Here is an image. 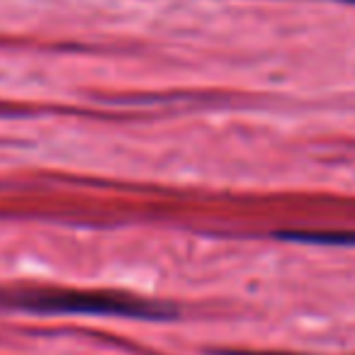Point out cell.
<instances>
[{
	"instance_id": "obj_1",
	"label": "cell",
	"mask_w": 355,
	"mask_h": 355,
	"mask_svg": "<svg viewBox=\"0 0 355 355\" xmlns=\"http://www.w3.org/2000/svg\"><path fill=\"white\" fill-rule=\"evenodd\" d=\"M20 306L46 314H105V316H161L148 302L132 300L124 295H100V292H51L20 300Z\"/></svg>"
},
{
	"instance_id": "obj_2",
	"label": "cell",
	"mask_w": 355,
	"mask_h": 355,
	"mask_svg": "<svg viewBox=\"0 0 355 355\" xmlns=\"http://www.w3.org/2000/svg\"><path fill=\"white\" fill-rule=\"evenodd\" d=\"M234 355H236V353H234ZM239 355H246V353H239ZM256 355H261V353H256Z\"/></svg>"
},
{
	"instance_id": "obj_3",
	"label": "cell",
	"mask_w": 355,
	"mask_h": 355,
	"mask_svg": "<svg viewBox=\"0 0 355 355\" xmlns=\"http://www.w3.org/2000/svg\"><path fill=\"white\" fill-rule=\"evenodd\" d=\"M348 3H355V0H348Z\"/></svg>"
}]
</instances>
